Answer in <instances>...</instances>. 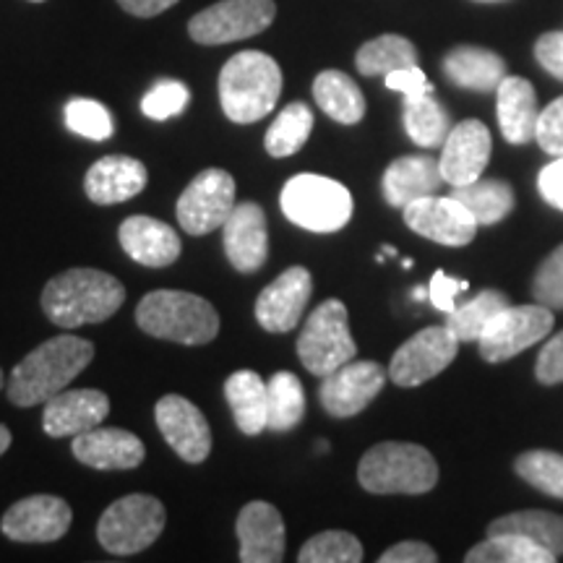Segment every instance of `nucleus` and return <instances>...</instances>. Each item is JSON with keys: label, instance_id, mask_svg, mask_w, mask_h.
I'll return each instance as SVG.
<instances>
[{"label": "nucleus", "instance_id": "1", "mask_svg": "<svg viewBox=\"0 0 563 563\" xmlns=\"http://www.w3.org/2000/svg\"><path fill=\"white\" fill-rule=\"evenodd\" d=\"M95 357V344L74 334L42 342L11 373L9 399L16 407L47 405L60 394Z\"/></svg>", "mask_w": 563, "mask_h": 563}, {"label": "nucleus", "instance_id": "14", "mask_svg": "<svg viewBox=\"0 0 563 563\" xmlns=\"http://www.w3.org/2000/svg\"><path fill=\"white\" fill-rule=\"evenodd\" d=\"M386 384L384 365L376 361H350L323 376L319 399L332 418H352L363 412Z\"/></svg>", "mask_w": 563, "mask_h": 563}, {"label": "nucleus", "instance_id": "20", "mask_svg": "<svg viewBox=\"0 0 563 563\" xmlns=\"http://www.w3.org/2000/svg\"><path fill=\"white\" fill-rule=\"evenodd\" d=\"M235 530L243 563H279L285 559V522L277 506L266 501L243 506Z\"/></svg>", "mask_w": 563, "mask_h": 563}, {"label": "nucleus", "instance_id": "32", "mask_svg": "<svg viewBox=\"0 0 563 563\" xmlns=\"http://www.w3.org/2000/svg\"><path fill=\"white\" fill-rule=\"evenodd\" d=\"M488 534H522L551 551L555 559L563 555V517L551 511L530 509L506 514L488 527Z\"/></svg>", "mask_w": 563, "mask_h": 563}, {"label": "nucleus", "instance_id": "6", "mask_svg": "<svg viewBox=\"0 0 563 563\" xmlns=\"http://www.w3.org/2000/svg\"><path fill=\"white\" fill-rule=\"evenodd\" d=\"M279 203L292 224L321 235L342 230L352 217L350 191L327 175H295L282 188Z\"/></svg>", "mask_w": 563, "mask_h": 563}, {"label": "nucleus", "instance_id": "11", "mask_svg": "<svg viewBox=\"0 0 563 563\" xmlns=\"http://www.w3.org/2000/svg\"><path fill=\"white\" fill-rule=\"evenodd\" d=\"M235 209V178L228 170L211 167L196 175L178 199V220L188 235H207L222 228Z\"/></svg>", "mask_w": 563, "mask_h": 563}, {"label": "nucleus", "instance_id": "47", "mask_svg": "<svg viewBox=\"0 0 563 563\" xmlns=\"http://www.w3.org/2000/svg\"><path fill=\"white\" fill-rule=\"evenodd\" d=\"M382 563H435L439 555L431 545L418 543V540H407V543L391 545L389 551L382 553Z\"/></svg>", "mask_w": 563, "mask_h": 563}, {"label": "nucleus", "instance_id": "33", "mask_svg": "<svg viewBox=\"0 0 563 563\" xmlns=\"http://www.w3.org/2000/svg\"><path fill=\"white\" fill-rule=\"evenodd\" d=\"M355 66L363 76H386L391 70L418 66V47L399 34H382L357 51Z\"/></svg>", "mask_w": 563, "mask_h": 563}, {"label": "nucleus", "instance_id": "34", "mask_svg": "<svg viewBox=\"0 0 563 563\" xmlns=\"http://www.w3.org/2000/svg\"><path fill=\"white\" fill-rule=\"evenodd\" d=\"M452 196L462 201L475 217L477 224H496L514 209V191L504 180H475L456 186Z\"/></svg>", "mask_w": 563, "mask_h": 563}, {"label": "nucleus", "instance_id": "45", "mask_svg": "<svg viewBox=\"0 0 563 563\" xmlns=\"http://www.w3.org/2000/svg\"><path fill=\"white\" fill-rule=\"evenodd\" d=\"M470 287L467 279H454L449 277L446 272H435L431 285H428V298L439 311L443 313H452L456 308V295L464 292Z\"/></svg>", "mask_w": 563, "mask_h": 563}, {"label": "nucleus", "instance_id": "44", "mask_svg": "<svg viewBox=\"0 0 563 563\" xmlns=\"http://www.w3.org/2000/svg\"><path fill=\"white\" fill-rule=\"evenodd\" d=\"M534 376H538V382L545 386L563 382V332L555 334L553 340L540 350L538 365H534Z\"/></svg>", "mask_w": 563, "mask_h": 563}, {"label": "nucleus", "instance_id": "3", "mask_svg": "<svg viewBox=\"0 0 563 563\" xmlns=\"http://www.w3.org/2000/svg\"><path fill=\"white\" fill-rule=\"evenodd\" d=\"M282 95L279 63L262 51H243L222 66L220 102L232 123H256L277 108Z\"/></svg>", "mask_w": 563, "mask_h": 563}, {"label": "nucleus", "instance_id": "52", "mask_svg": "<svg viewBox=\"0 0 563 563\" xmlns=\"http://www.w3.org/2000/svg\"><path fill=\"white\" fill-rule=\"evenodd\" d=\"M412 295H415V298H418V300H422V298H428V290H422V287H418V290H415Z\"/></svg>", "mask_w": 563, "mask_h": 563}, {"label": "nucleus", "instance_id": "48", "mask_svg": "<svg viewBox=\"0 0 563 563\" xmlns=\"http://www.w3.org/2000/svg\"><path fill=\"white\" fill-rule=\"evenodd\" d=\"M386 87L394 91H402V95H422V91H433V84L426 79V74L418 66L399 68L386 74Z\"/></svg>", "mask_w": 563, "mask_h": 563}, {"label": "nucleus", "instance_id": "16", "mask_svg": "<svg viewBox=\"0 0 563 563\" xmlns=\"http://www.w3.org/2000/svg\"><path fill=\"white\" fill-rule=\"evenodd\" d=\"M74 511L58 496H40L21 498L3 514V530L5 538L16 540V543H55L68 532Z\"/></svg>", "mask_w": 563, "mask_h": 563}, {"label": "nucleus", "instance_id": "30", "mask_svg": "<svg viewBox=\"0 0 563 563\" xmlns=\"http://www.w3.org/2000/svg\"><path fill=\"white\" fill-rule=\"evenodd\" d=\"M405 129L407 136L422 150H435V146H443L452 123H449L446 108L435 100L433 91H422V95L405 97Z\"/></svg>", "mask_w": 563, "mask_h": 563}, {"label": "nucleus", "instance_id": "37", "mask_svg": "<svg viewBox=\"0 0 563 563\" xmlns=\"http://www.w3.org/2000/svg\"><path fill=\"white\" fill-rule=\"evenodd\" d=\"M509 306V298L498 290H483L473 300L456 306L452 313H446V327L460 342H477L483 329L488 327L493 316Z\"/></svg>", "mask_w": 563, "mask_h": 563}, {"label": "nucleus", "instance_id": "29", "mask_svg": "<svg viewBox=\"0 0 563 563\" xmlns=\"http://www.w3.org/2000/svg\"><path fill=\"white\" fill-rule=\"evenodd\" d=\"M316 104L342 125H355L365 115V97L361 87L342 70H321L313 81Z\"/></svg>", "mask_w": 563, "mask_h": 563}, {"label": "nucleus", "instance_id": "18", "mask_svg": "<svg viewBox=\"0 0 563 563\" xmlns=\"http://www.w3.org/2000/svg\"><path fill=\"white\" fill-rule=\"evenodd\" d=\"M222 241L228 262L238 272H258L269 256V232H266V214L258 203H235L228 222L222 224Z\"/></svg>", "mask_w": 563, "mask_h": 563}, {"label": "nucleus", "instance_id": "49", "mask_svg": "<svg viewBox=\"0 0 563 563\" xmlns=\"http://www.w3.org/2000/svg\"><path fill=\"white\" fill-rule=\"evenodd\" d=\"M538 186H540V194H543V199L551 203V207L563 211V157L543 167V173H540L538 178Z\"/></svg>", "mask_w": 563, "mask_h": 563}, {"label": "nucleus", "instance_id": "19", "mask_svg": "<svg viewBox=\"0 0 563 563\" xmlns=\"http://www.w3.org/2000/svg\"><path fill=\"white\" fill-rule=\"evenodd\" d=\"M490 159V131L481 121H462L449 131L441 152V175L449 186L481 180Z\"/></svg>", "mask_w": 563, "mask_h": 563}, {"label": "nucleus", "instance_id": "21", "mask_svg": "<svg viewBox=\"0 0 563 563\" xmlns=\"http://www.w3.org/2000/svg\"><path fill=\"white\" fill-rule=\"evenodd\" d=\"M110 415V399L104 391L97 389H74L60 394L47 402L42 412V428L53 439H66V435H79L91 431Z\"/></svg>", "mask_w": 563, "mask_h": 563}, {"label": "nucleus", "instance_id": "54", "mask_svg": "<svg viewBox=\"0 0 563 563\" xmlns=\"http://www.w3.org/2000/svg\"><path fill=\"white\" fill-rule=\"evenodd\" d=\"M0 386H3V371H0Z\"/></svg>", "mask_w": 563, "mask_h": 563}, {"label": "nucleus", "instance_id": "24", "mask_svg": "<svg viewBox=\"0 0 563 563\" xmlns=\"http://www.w3.org/2000/svg\"><path fill=\"white\" fill-rule=\"evenodd\" d=\"M146 167L136 157H125V154H108V157L97 159L89 167L87 178H84V191L89 201L102 203H123L144 191L146 186Z\"/></svg>", "mask_w": 563, "mask_h": 563}, {"label": "nucleus", "instance_id": "55", "mask_svg": "<svg viewBox=\"0 0 563 563\" xmlns=\"http://www.w3.org/2000/svg\"><path fill=\"white\" fill-rule=\"evenodd\" d=\"M32 3H42V0H32Z\"/></svg>", "mask_w": 563, "mask_h": 563}, {"label": "nucleus", "instance_id": "12", "mask_svg": "<svg viewBox=\"0 0 563 563\" xmlns=\"http://www.w3.org/2000/svg\"><path fill=\"white\" fill-rule=\"evenodd\" d=\"M456 352H460V340L446 323L443 327H428L394 352L389 378L402 389H412V386L431 382V378L446 371Z\"/></svg>", "mask_w": 563, "mask_h": 563}, {"label": "nucleus", "instance_id": "40", "mask_svg": "<svg viewBox=\"0 0 563 563\" xmlns=\"http://www.w3.org/2000/svg\"><path fill=\"white\" fill-rule=\"evenodd\" d=\"M66 125L91 141H108L115 131L110 110L97 100H70L66 104Z\"/></svg>", "mask_w": 563, "mask_h": 563}, {"label": "nucleus", "instance_id": "22", "mask_svg": "<svg viewBox=\"0 0 563 563\" xmlns=\"http://www.w3.org/2000/svg\"><path fill=\"white\" fill-rule=\"evenodd\" d=\"M70 452L91 470H133L146 456L139 435L123 431V428H91V431L74 435Z\"/></svg>", "mask_w": 563, "mask_h": 563}, {"label": "nucleus", "instance_id": "5", "mask_svg": "<svg viewBox=\"0 0 563 563\" xmlns=\"http://www.w3.org/2000/svg\"><path fill=\"white\" fill-rule=\"evenodd\" d=\"M357 481L376 496H391V493L420 496L439 483V464L420 443L384 441L363 454Z\"/></svg>", "mask_w": 563, "mask_h": 563}, {"label": "nucleus", "instance_id": "27", "mask_svg": "<svg viewBox=\"0 0 563 563\" xmlns=\"http://www.w3.org/2000/svg\"><path fill=\"white\" fill-rule=\"evenodd\" d=\"M443 74L454 87L470 91H496L506 79V63L498 53L485 47L462 45L443 58Z\"/></svg>", "mask_w": 563, "mask_h": 563}, {"label": "nucleus", "instance_id": "50", "mask_svg": "<svg viewBox=\"0 0 563 563\" xmlns=\"http://www.w3.org/2000/svg\"><path fill=\"white\" fill-rule=\"evenodd\" d=\"M118 3H121L123 11H129L131 16L152 19V16H159V13H165L167 9H173L178 0H118Z\"/></svg>", "mask_w": 563, "mask_h": 563}, {"label": "nucleus", "instance_id": "2", "mask_svg": "<svg viewBox=\"0 0 563 563\" xmlns=\"http://www.w3.org/2000/svg\"><path fill=\"white\" fill-rule=\"evenodd\" d=\"M125 287L100 269H68L42 290V311L60 329L102 323L121 311Z\"/></svg>", "mask_w": 563, "mask_h": 563}, {"label": "nucleus", "instance_id": "31", "mask_svg": "<svg viewBox=\"0 0 563 563\" xmlns=\"http://www.w3.org/2000/svg\"><path fill=\"white\" fill-rule=\"evenodd\" d=\"M306 418V391L300 378L290 371H279L266 382V428L285 433Z\"/></svg>", "mask_w": 563, "mask_h": 563}, {"label": "nucleus", "instance_id": "7", "mask_svg": "<svg viewBox=\"0 0 563 563\" xmlns=\"http://www.w3.org/2000/svg\"><path fill=\"white\" fill-rule=\"evenodd\" d=\"M357 344L350 334V316L342 300H323L308 316L298 336V357L313 376H329L344 363L355 361Z\"/></svg>", "mask_w": 563, "mask_h": 563}, {"label": "nucleus", "instance_id": "4", "mask_svg": "<svg viewBox=\"0 0 563 563\" xmlns=\"http://www.w3.org/2000/svg\"><path fill=\"white\" fill-rule=\"evenodd\" d=\"M136 323L141 332L157 340L188 344H209L220 332V316L201 295L183 290H154L139 302Z\"/></svg>", "mask_w": 563, "mask_h": 563}, {"label": "nucleus", "instance_id": "41", "mask_svg": "<svg viewBox=\"0 0 563 563\" xmlns=\"http://www.w3.org/2000/svg\"><path fill=\"white\" fill-rule=\"evenodd\" d=\"M188 100H191V91H188L186 84L165 79L146 91L144 100H141V110L152 121H167V118L186 110Z\"/></svg>", "mask_w": 563, "mask_h": 563}, {"label": "nucleus", "instance_id": "10", "mask_svg": "<svg viewBox=\"0 0 563 563\" xmlns=\"http://www.w3.org/2000/svg\"><path fill=\"white\" fill-rule=\"evenodd\" d=\"M553 329V313L551 308L540 306H506L504 311L493 316L488 327L483 329L481 340V355L488 363H504L509 357L519 355V352L530 350L532 344L545 340Z\"/></svg>", "mask_w": 563, "mask_h": 563}, {"label": "nucleus", "instance_id": "46", "mask_svg": "<svg viewBox=\"0 0 563 563\" xmlns=\"http://www.w3.org/2000/svg\"><path fill=\"white\" fill-rule=\"evenodd\" d=\"M534 58L548 74L563 81V32H548L534 42Z\"/></svg>", "mask_w": 563, "mask_h": 563}, {"label": "nucleus", "instance_id": "35", "mask_svg": "<svg viewBox=\"0 0 563 563\" xmlns=\"http://www.w3.org/2000/svg\"><path fill=\"white\" fill-rule=\"evenodd\" d=\"M467 563H553L555 555L522 534H488L464 555Z\"/></svg>", "mask_w": 563, "mask_h": 563}, {"label": "nucleus", "instance_id": "23", "mask_svg": "<svg viewBox=\"0 0 563 563\" xmlns=\"http://www.w3.org/2000/svg\"><path fill=\"white\" fill-rule=\"evenodd\" d=\"M118 238H121L123 251L129 253L133 262L152 266V269H162V266L178 262L183 251L180 235L170 224L144 214L129 217L118 230Z\"/></svg>", "mask_w": 563, "mask_h": 563}, {"label": "nucleus", "instance_id": "25", "mask_svg": "<svg viewBox=\"0 0 563 563\" xmlns=\"http://www.w3.org/2000/svg\"><path fill=\"white\" fill-rule=\"evenodd\" d=\"M441 162L426 154L394 159L384 173V196L391 207L405 209L407 203L433 196L441 188Z\"/></svg>", "mask_w": 563, "mask_h": 563}, {"label": "nucleus", "instance_id": "43", "mask_svg": "<svg viewBox=\"0 0 563 563\" xmlns=\"http://www.w3.org/2000/svg\"><path fill=\"white\" fill-rule=\"evenodd\" d=\"M534 139H538L540 150L543 152L553 154V157H563V97L553 100L543 112H540Z\"/></svg>", "mask_w": 563, "mask_h": 563}, {"label": "nucleus", "instance_id": "28", "mask_svg": "<svg viewBox=\"0 0 563 563\" xmlns=\"http://www.w3.org/2000/svg\"><path fill=\"white\" fill-rule=\"evenodd\" d=\"M224 397L245 435H258L266 428V384L256 371H238L224 382Z\"/></svg>", "mask_w": 563, "mask_h": 563}, {"label": "nucleus", "instance_id": "9", "mask_svg": "<svg viewBox=\"0 0 563 563\" xmlns=\"http://www.w3.org/2000/svg\"><path fill=\"white\" fill-rule=\"evenodd\" d=\"M277 5L274 0H222L188 21V34L199 45H228L269 30Z\"/></svg>", "mask_w": 563, "mask_h": 563}, {"label": "nucleus", "instance_id": "38", "mask_svg": "<svg viewBox=\"0 0 563 563\" xmlns=\"http://www.w3.org/2000/svg\"><path fill=\"white\" fill-rule=\"evenodd\" d=\"M300 563H357L363 561V545L352 532H319L300 548Z\"/></svg>", "mask_w": 563, "mask_h": 563}, {"label": "nucleus", "instance_id": "15", "mask_svg": "<svg viewBox=\"0 0 563 563\" xmlns=\"http://www.w3.org/2000/svg\"><path fill=\"white\" fill-rule=\"evenodd\" d=\"M159 433L170 449L188 464H201L211 452V428L203 412L191 399L180 394H167L154 407Z\"/></svg>", "mask_w": 563, "mask_h": 563}, {"label": "nucleus", "instance_id": "53", "mask_svg": "<svg viewBox=\"0 0 563 563\" xmlns=\"http://www.w3.org/2000/svg\"><path fill=\"white\" fill-rule=\"evenodd\" d=\"M475 3H504V0H475Z\"/></svg>", "mask_w": 563, "mask_h": 563}, {"label": "nucleus", "instance_id": "42", "mask_svg": "<svg viewBox=\"0 0 563 563\" xmlns=\"http://www.w3.org/2000/svg\"><path fill=\"white\" fill-rule=\"evenodd\" d=\"M532 298L551 311L563 308V245H559L534 274Z\"/></svg>", "mask_w": 563, "mask_h": 563}, {"label": "nucleus", "instance_id": "36", "mask_svg": "<svg viewBox=\"0 0 563 563\" xmlns=\"http://www.w3.org/2000/svg\"><path fill=\"white\" fill-rule=\"evenodd\" d=\"M313 131V112L308 104L290 102L285 110L274 118V123L266 131V152L269 157H292L306 146L308 136Z\"/></svg>", "mask_w": 563, "mask_h": 563}, {"label": "nucleus", "instance_id": "13", "mask_svg": "<svg viewBox=\"0 0 563 563\" xmlns=\"http://www.w3.org/2000/svg\"><path fill=\"white\" fill-rule=\"evenodd\" d=\"M407 228L428 241L452 245H467L477 232V220L470 214V209L454 196H422V199L407 203L405 207Z\"/></svg>", "mask_w": 563, "mask_h": 563}, {"label": "nucleus", "instance_id": "8", "mask_svg": "<svg viewBox=\"0 0 563 563\" xmlns=\"http://www.w3.org/2000/svg\"><path fill=\"white\" fill-rule=\"evenodd\" d=\"M165 530V506L146 493L118 498L97 525V540L108 553L133 555L146 551Z\"/></svg>", "mask_w": 563, "mask_h": 563}, {"label": "nucleus", "instance_id": "17", "mask_svg": "<svg viewBox=\"0 0 563 563\" xmlns=\"http://www.w3.org/2000/svg\"><path fill=\"white\" fill-rule=\"evenodd\" d=\"M313 292V277L306 266H290L256 300V321L266 332L285 334L298 327Z\"/></svg>", "mask_w": 563, "mask_h": 563}, {"label": "nucleus", "instance_id": "51", "mask_svg": "<svg viewBox=\"0 0 563 563\" xmlns=\"http://www.w3.org/2000/svg\"><path fill=\"white\" fill-rule=\"evenodd\" d=\"M11 446V431L5 426H0V456L5 454V449Z\"/></svg>", "mask_w": 563, "mask_h": 563}, {"label": "nucleus", "instance_id": "26", "mask_svg": "<svg viewBox=\"0 0 563 563\" xmlns=\"http://www.w3.org/2000/svg\"><path fill=\"white\" fill-rule=\"evenodd\" d=\"M496 112L504 139L509 144H527L538 133V97L522 76H506L496 89Z\"/></svg>", "mask_w": 563, "mask_h": 563}, {"label": "nucleus", "instance_id": "39", "mask_svg": "<svg viewBox=\"0 0 563 563\" xmlns=\"http://www.w3.org/2000/svg\"><path fill=\"white\" fill-rule=\"evenodd\" d=\"M517 473L532 488L548 493L553 498H563V456L553 452H527L517 460Z\"/></svg>", "mask_w": 563, "mask_h": 563}]
</instances>
